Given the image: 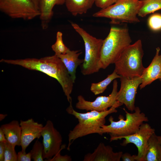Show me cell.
Wrapping results in <instances>:
<instances>
[{
  "instance_id": "1",
  "label": "cell",
  "mask_w": 161,
  "mask_h": 161,
  "mask_svg": "<svg viewBox=\"0 0 161 161\" xmlns=\"http://www.w3.org/2000/svg\"><path fill=\"white\" fill-rule=\"evenodd\" d=\"M0 61L20 66L30 70L39 71L55 78L61 86L69 104H72L71 94L75 82L64 65L57 55H55L40 59L27 58L16 60L2 59Z\"/></svg>"
},
{
  "instance_id": "2",
  "label": "cell",
  "mask_w": 161,
  "mask_h": 161,
  "mask_svg": "<svg viewBox=\"0 0 161 161\" xmlns=\"http://www.w3.org/2000/svg\"><path fill=\"white\" fill-rule=\"evenodd\" d=\"M123 105L117 101L114 105L106 110L101 112L91 111L85 113L76 111L72 105H69L66 111L68 113L76 118L78 123L69 131L67 150H69L72 143L80 137L93 134L102 135L101 128L105 124L106 117L111 114L117 112L116 109Z\"/></svg>"
},
{
  "instance_id": "3",
  "label": "cell",
  "mask_w": 161,
  "mask_h": 161,
  "mask_svg": "<svg viewBox=\"0 0 161 161\" xmlns=\"http://www.w3.org/2000/svg\"><path fill=\"white\" fill-rule=\"evenodd\" d=\"M126 113V119L120 115L118 121H115L112 116H110L108 120L110 124L103 125L101 128V135L106 133L110 136V141L119 140L123 136L134 134L139 129L140 126L144 122L148 121V117L141 111L138 107H135L134 112L130 113L124 108Z\"/></svg>"
},
{
  "instance_id": "4",
  "label": "cell",
  "mask_w": 161,
  "mask_h": 161,
  "mask_svg": "<svg viewBox=\"0 0 161 161\" xmlns=\"http://www.w3.org/2000/svg\"><path fill=\"white\" fill-rule=\"evenodd\" d=\"M131 41L127 28L111 27L108 35L103 40L99 64L100 69H106L110 64H114Z\"/></svg>"
},
{
  "instance_id": "5",
  "label": "cell",
  "mask_w": 161,
  "mask_h": 161,
  "mask_svg": "<svg viewBox=\"0 0 161 161\" xmlns=\"http://www.w3.org/2000/svg\"><path fill=\"white\" fill-rule=\"evenodd\" d=\"M143 55L142 41L139 39L123 50L114 63V70L121 76L141 77L145 68L142 63Z\"/></svg>"
},
{
  "instance_id": "6",
  "label": "cell",
  "mask_w": 161,
  "mask_h": 161,
  "mask_svg": "<svg viewBox=\"0 0 161 161\" xmlns=\"http://www.w3.org/2000/svg\"><path fill=\"white\" fill-rule=\"evenodd\" d=\"M142 0H117L109 7L94 13L95 17H105L111 19V23H136L140 22L137 16Z\"/></svg>"
},
{
  "instance_id": "7",
  "label": "cell",
  "mask_w": 161,
  "mask_h": 161,
  "mask_svg": "<svg viewBox=\"0 0 161 161\" xmlns=\"http://www.w3.org/2000/svg\"><path fill=\"white\" fill-rule=\"evenodd\" d=\"M71 25L84 42L85 53L81 65L82 73L86 75L97 72L100 69L99 64L103 40L93 37L76 23H72Z\"/></svg>"
},
{
  "instance_id": "8",
  "label": "cell",
  "mask_w": 161,
  "mask_h": 161,
  "mask_svg": "<svg viewBox=\"0 0 161 161\" xmlns=\"http://www.w3.org/2000/svg\"><path fill=\"white\" fill-rule=\"evenodd\" d=\"M0 10L12 18L25 20H32L40 14L31 0H0Z\"/></svg>"
},
{
  "instance_id": "9",
  "label": "cell",
  "mask_w": 161,
  "mask_h": 161,
  "mask_svg": "<svg viewBox=\"0 0 161 161\" xmlns=\"http://www.w3.org/2000/svg\"><path fill=\"white\" fill-rule=\"evenodd\" d=\"M43 137L44 150L43 157L47 161H49L65 146H61L62 138L59 132L55 128L52 121L48 120L41 132Z\"/></svg>"
},
{
  "instance_id": "10",
  "label": "cell",
  "mask_w": 161,
  "mask_h": 161,
  "mask_svg": "<svg viewBox=\"0 0 161 161\" xmlns=\"http://www.w3.org/2000/svg\"><path fill=\"white\" fill-rule=\"evenodd\" d=\"M154 133V129L152 128L148 123H143L139 130L134 134L121 137L120 139H124L121 145L125 146L130 143L134 144L138 151L137 154L136 155V161H145L149 139Z\"/></svg>"
},
{
  "instance_id": "11",
  "label": "cell",
  "mask_w": 161,
  "mask_h": 161,
  "mask_svg": "<svg viewBox=\"0 0 161 161\" xmlns=\"http://www.w3.org/2000/svg\"><path fill=\"white\" fill-rule=\"evenodd\" d=\"M120 89L118 91L116 100L124 104L127 109L131 111L135 108V97L138 86L142 80L141 77L132 78L121 76Z\"/></svg>"
},
{
  "instance_id": "12",
  "label": "cell",
  "mask_w": 161,
  "mask_h": 161,
  "mask_svg": "<svg viewBox=\"0 0 161 161\" xmlns=\"http://www.w3.org/2000/svg\"><path fill=\"white\" fill-rule=\"evenodd\" d=\"M117 81L115 79L113 80L112 90L111 94L107 96H98L93 101L86 100L82 95H79L77 97L78 102L76 103L75 107L77 109L87 111H95L101 112L106 110L114 105L117 101Z\"/></svg>"
},
{
  "instance_id": "13",
  "label": "cell",
  "mask_w": 161,
  "mask_h": 161,
  "mask_svg": "<svg viewBox=\"0 0 161 161\" xmlns=\"http://www.w3.org/2000/svg\"><path fill=\"white\" fill-rule=\"evenodd\" d=\"M20 124L21 129L20 146L22 152L26 153V149L31 142L41 136L43 126L32 118L25 121L21 120Z\"/></svg>"
},
{
  "instance_id": "14",
  "label": "cell",
  "mask_w": 161,
  "mask_h": 161,
  "mask_svg": "<svg viewBox=\"0 0 161 161\" xmlns=\"http://www.w3.org/2000/svg\"><path fill=\"white\" fill-rule=\"evenodd\" d=\"M122 151L114 152L112 148L100 143L92 153H88L84 157L83 161H120Z\"/></svg>"
},
{
  "instance_id": "15",
  "label": "cell",
  "mask_w": 161,
  "mask_h": 161,
  "mask_svg": "<svg viewBox=\"0 0 161 161\" xmlns=\"http://www.w3.org/2000/svg\"><path fill=\"white\" fill-rule=\"evenodd\" d=\"M160 48H156L155 55L151 63L147 68H145L141 76L142 83L140 86L141 89L154 81L159 79L161 74V55H160Z\"/></svg>"
},
{
  "instance_id": "16",
  "label": "cell",
  "mask_w": 161,
  "mask_h": 161,
  "mask_svg": "<svg viewBox=\"0 0 161 161\" xmlns=\"http://www.w3.org/2000/svg\"><path fill=\"white\" fill-rule=\"evenodd\" d=\"M80 50H71L70 49L65 54L57 56L61 59L74 82L76 78L77 67L83 62L84 59L79 58L82 53Z\"/></svg>"
},
{
  "instance_id": "17",
  "label": "cell",
  "mask_w": 161,
  "mask_h": 161,
  "mask_svg": "<svg viewBox=\"0 0 161 161\" xmlns=\"http://www.w3.org/2000/svg\"><path fill=\"white\" fill-rule=\"evenodd\" d=\"M65 0H40L39 16L43 30L47 29L53 14V9L55 5L65 4Z\"/></svg>"
},
{
  "instance_id": "18",
  "label": "cell",
  "mask_w": 161,
  "mask_h": 161,
  "mask_svg": "<svg viewBox=\"0 0 161 161\" xmlns=\"http://www.w3.org/2000/svg\"><path fill=\"white\" fill-rule=\"evenodd\" d=\"M0 127L5 134L8 143L14 147L20 146L21 129L18 121L13 120L2 125Z\"/></svg>"
},
{
  "instance_id": "19",
  "label": "cell",
  "mask_w": 161,
  "mask_h": 161,
  "mask_svg": "<svg viewBox=\"0 0 161 161\" xmlns=\"http://www.w3.org/2000/svg\"><path fill=\"white\" fill-rule=\"evenodd\" d=\"M95 0H65L66 7L72 15L86 13L91 8Z\"/></svg>"
},
{
  "instance_id": "20",
  "label": "cell",
  "mask_w": 161,
  "mask_h": 161,
  "mask_svg": "<svg viewBox=\"0 0 161 161\" xmlns=\"http://www.w3.org/2000/svg\"><path fill=\"white\" fill-rule=\"evenodd\" d=\"M145 161H161V145L155 133L149 139Z\"/></svg>"
},
{
  "instance_id": "21",
  "label": "cell",
  "mask_w": 161,
  "mask_h": 161,
  "mask_svg": "<svg viewBox=\"0 0 161 161\" xmlns=\"http://www.w3.org/2000/svg\"><path fill=\"white\" fill-rule=\"evenodd\" d=\"M120 77L121 76L117 74L114 70L111 74L108 75L103 80L98 83H91L90 90L95 95L102 93L113 80L116 78H120Z\"/></svg>"
},
{
  "instance_id": "22",
  "label": "cell",
  "mask_w": 161,
  "mask_h": 161,
  "mask_svg": "<svg viewBox=\"0 0 161 161\" xmlns=\"http://www.w3.org/2000/svg\"><path fill=\"white\" fill-rule=\"evenodd\" d=\"M161 9V0H142V3L138 13L141 17Z\"/></svg>"
},
{
  "instance_id": "23",
  "label": "cell",
  "mask_w": 161,
  "mask_h": 161,
  "mask_svg": "<svg viewBox=\"0 0 161 161\" xmlns=\"http://www.w3.org/2000/svg\"><path fill=\"white\" fill-rule=\"evenodd\" d=\"M62 33L58 31L56 34L55 43L51 46V48L55 52V55L58 56L65 54L69 49L64 44L62 38Z\"/></svg>"
},
{
  "instance_id": "24",
  "label": "cell",
  "mask_w": 161,
  "mask_h": 161,
  "mask_svg": "<svg viewBox=\"0 0 161 161\" xmlns=\"http://www.w3.org/2000/svg\"><path fill=\"white\" fill-rule=\"evenodd\" d=\"M44 146L38 140L34 143L30 152L31 154V158L34 161H44L43 157Z\"/></svg>"
},
{
  "instance_id": "25",
  "label": "cell",
  "mask_w": 161,
  "mask_h": 161,
  "mask_svg": "<svg viewBox=\"0 0 161 161\" xmlns=\"http://www.w3.org/2000/svg\"><path fill=\"white\" fill-rule=\"evenodd\" d=\"M148 24L150 28L153 31L161 30V14L156 13L151 15L148 19Z\"/></svg>"
},
{
  "instance_id": "26",
  "label": "cell",
  "mask_w": 161,
  "mask_h": 161,
  "mask_svg": "<svg viewBox=\"0 0 161 161\" xmlns=\"http://www.w3.org/2000/svg\"><path fill=\"white\" fill-rule=\"evenodd\" d=\"M15 148L7 142L6 143L4 161H17V154Z\"/></svg>"
},
{
  "instance_id": "27",
  "label": "cell",
  "mask_w": 161,
  "mask_h": 161,
  "mask_svg": "<svg viewBox=\"0 0 161 161\" xmlns=\"http://www.w3.org/2000/svg\"><path fill=\"white\" fill-rule=\"evenodd\" d=\"M117 0H95V3L97 7L104 9L114 4Z\"/></svg>"
},
{
  "instance_id": "28",
  "label": "cell",
  "mask_w": 161,
  "mask_h": 161,
  "mask_svg": "<svg viewBox=\"0 0 161 161\" xmlns=\"http://www.w3.org/2000/svg\"><path fill=\"white\" fill-rule=\"evenodd\" d=\"M60 151L56 155L53 157L49 161H71L72 159L70 156L66 154L62 155L61 154Z\"/></svg>"
},
{
  "instance_id": "29",
  "label": "cell",
  "mask_w": 161,
  "mask_h": 161,
  "mask_svg": "<svg viewBox=\"0 0 161 161\" xmlns=\"http://www.w3.org/2000/svg\"><path fill=\"white\" fill-rule=\"evenodd\" d=\"M31 159V154L30 152L26 153L21 151L17 154V161H30Z\"/></svg>"
},
{
  "instance_id": "30",
  "label": "cell",
  "mask_w": 161,
  "mask_h": 161,
  "mask_svg": "<svg viewBox=\"0 0 161 161\" xmlns=\"http://www.w3.org/2000/svg\"><path fill=\"white\" fill-rule=\"evenodd\" d=\"M136 155H131L128 153L123 154L121 159L123 161H136Z\"/></svg>"
},
{
  "instance_id": "31",
  "label": "cell",
  "mask_w": 161,
  "mask_h": 161,
  "mask_svg": "<svg viewBox=\"0 0 161 161\" xmlns=\"http://www.w3.org/2000/svg\"><path fill=\"white\" fill-rule=\"evenodd\" d=\"M6 144L0 142V161H4V153L5 151Z\"/></svg>"
},
{
  "instance_id": "32",
  "label": "cell",
  "mask_w": 161,
  "mask_h": 161,
  "mask_svg": "<svg viewBox=\"0 0 161 161\" xmlns=\"http://www.w3.org/2000/svg\"><path fill=\"white\" fill-rule=\"evenodd\" d=\"M0 142L5 143H6L7 142L5 134L3 130L1 127L0 128Z\"/></svg>"
},
{
  "instance_id": "33",
  "label": "cell",
  "mask_w": 161,
  "mask_h": 161,
  "mask_svg": "<svg viewBox=\"0 0 161 161\" xmlns=\"http://www.w3.org/2000/svg\"><path fill=\"white\" fill-rule=\"evenodd\" d=\"M33 2L36 7L39 10L40 0H31Z\"/></svg>"
},
{
  "instance_id": "34",
  "label": "cell",
  "mask_w": 161,
  "mask_h": 161,
  "mask_svg": "<svg viewBox=\"0 0 161 161\" xmlns=\"http://www.w3.org/2000/svg\"><path fill=\"white\" fill-rule=\"evenodd\" d=\"M7 114H0V121H2L7 116Z\"/></svg>"
},
{
  "instance_id": "35",
  "label": "cell",
  "mask_w": 161,
  "mask_h": 161,
  "mask_svg": "<svg viewBox=\"0 0 161 161\" xmlns=\"http://www.w3.org/2000/svg\"><path fill=\"white\" fill-rule=\"evenodd\" d=\"M157 137L161 145V135L158 136H157Z\"/></svg>"
},
{
  "instance_id": "36",
  "label": "cell",
  "mask_w": 161,
  "mask_h": 161,
  "mask_svg": "<svg viewBox=\"0 0 161 161\" xmlns=\"http://www.w3.org/2000/svg\"><path fill=\"white\" fill-rule=\"evenodd\" d=\"M159 79L161 82V74L160 76V78Z\"/></svg>"
}]
</instances>
